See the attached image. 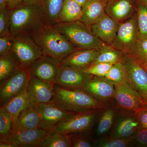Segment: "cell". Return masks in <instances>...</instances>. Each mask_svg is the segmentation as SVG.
Here are the masks:
<instances>
[{
  "label": "cell",
  "instance_id": "cell-33",
  "mask_svg": "<svg viewBox=\"0 0 147 147\" xmlns=\"http://www.w3.org/2000/svg\"><path fill=\"white\" fill-rule=\"evenodd\" d=\"M105 78L114 83L125 81L126 71L122 61L113 64Z\"/></svg>",
  "mask_w": 147,
  "mask_h": 147
},
{
  "label": "cell",
  "instance_id": "cell-26",
  "mask_svg": "<svg viewBox=\"0 0 147 147\" xmlns=\"http://www.w3.org/2000/svg\"><path fill=\"white\" fill-rule=\"evenodd\" d=\"M82 7L73 0H64L59 18L58 23H70L80 21Z\"/></svg>",
  "mask_w": 147,
  "mask_h": 147
},
{
  "label": "cell",
  "instance_id": "cell-32",
  "mask_svg": "<svg viewBox=\"0 0 147 147\" xmlns=\"http://www.w3.org/2000/svg\"><path fill=\"white\" fill-rule=\"evenodd\" d=\"M115 117L113 108H107L99 119L96 128V134L98 136L105 134L111 129Z\"/></svg>",
  "mask_w": 147,
  "mask_h": 147
},
{
  "label": "cell",
  "instance_id": "cell-14",
  "mask_svg": "<svg viewBox=\"0 0 147 147\" xmlns=\"http://www.w3.org/2000/svg\"><path fill=\"white\" fill-rule=\"evenodd\" d=\"M49 131L38 127L13 131L9 141L14 147H40Z\"/></svg>",
  "mask_w": 147,
  "mask_h": 147
},
{
  "label": "cell",
  "instance_id": "cell-22",
  "mask_svg": "<svg viewBox=\"0 0 147 147\" xmlns=\"http://www.w3.org/2000/svg\"><path fill=\"white\" fill-rule=\"evenodd\" d=\"M64 0H40L38 4L42 23L45 26H54L59 18Z\"/></svg>",
  "mask_w": 147,
  "mask_h": 147
},
{
  "label": "cell",
  "instance_id": "cell-46",
  "mask_svg": "<svg viewBox=\"0 0 147 147\" xmlns=\"http://www.w3.org/2000/svg\"><path fill=\"white\" fill-rule=\"evenodd\" d=\"M136 58H137V57ZM137 59L139 60V61H140V62H141V63L142 64V65L144 66V67L146 69V70L147 71V62L142 60L139 59H138V58H137Z\"/></svg>",
  "mask_w": 147,
  "mask_h": 147
},
{
  "label": "cell",
  "instance_id": "cell-6",
  "mask_svg": "<svg viewBox=\"0 0 147 147\" xmlns=\"http://www.w3.org/2000/svg\"><path fill=\"white\" fill-rule=\"evenodd\" d=\"M100 110L71 113L61 121L53 130L66 134L89 131Z\"/></svg>",
  "mask_w": 147,
  "mask_h": 147
},
{
  "label": "cell",
  "instance_id": "cell-29",
  "mask_svg": "<svg viewBox=\"0 0 147 147\" xmlns=\"http://www.w3.org/2000/svg\"><path fill=\"white\" fill-rule=\"evenodd\" d=\"M13 129L11 117L3 109H0V142L8 141Z\"/></svg>",
  "mask_w": 147,
  "mask_h": 147
},
{
  "label": "cell",
  "instance_id": "cell-24",
  "mask_svg": "<svg viewBox=\"0 0 147 147\" xmlns=\"http://www.w3.org/2000/svg\"><path fill=\"white\" fill-rule=\"evenodd\" d=\"M32 100L26 88L21 93L1 105V108L10 115L13 123L20 112Z\"/></svg>",
  "mask_w": 147,
  "mask_h": 147
},
{
  "label": "cell",
  "instance_id": "cell-17",
  "mask_svg": "<svg viewBox=\"0 0 147 147\" xmlns=\"http://www.w3.org/2000/svg\"><path fill=\"white\" fill-rule=\"evenodd\" d=\"M54 85L31 75L27 90L32 100L38 104L53 101Z\"/></svg>",
  "mask_w": 147,
  "mask_h": 147
},
{
  "label": "cell",
  "instance_id": "cell-3",
  "mask_svg": "<svg viewBox=\"0 0 147 147\" xmlns=\"http://www.w3.org/2000/svg\"><path fill=\"white\" fill-rule=\"evenodd\" d=\"M77 49L100 50L105 44L92 30L91 26L82 21L58 23L52 26Z\"/></svg>",
  "mask_w": 147,
  "mask_h": 147
},
{
  "label": "cell",
  "instance_id": "cell-4",
  "mask_svg": "<svg viewBox=\"0 0 147 147\" xmlns=\"http://www.w3.org/2000/svg\"><path fill=\"white\" fill-rule=\"evenodd\" d=\"M9 10L10 32L14 36L30 35L44 25L38 5H23Z\"/></svg>",
  "mask_w": 147,
  "mask_h": 147
},
{
  "label": "cell",
  "instance_id": "cell-2",
  "mask_svg": "<svg viewBox=\"0 0 147 147\" xmlns=\"http://www.w3.org/2000/svg\"><path fill=\"white\" fill-rule=\"evenodd\" d=\"M53 102L63 110L74 113L103 110L108 105L83 90L66 89L55 85Z\"/></svg>",
  "mask_w": 147,
  "mask_h": 147
},
{
  "label": "cell",
  "instance_id": "cell-45",
  "mask_svg": "<svg viewBox=\"0 0 147 147\" xmlns=\"http://www.w3.org/2000/svg\"><path fill=\"white\" fill-rule=\"evenodd\" d=\"M73 1L83 7L89 0H73Z\"/></svg>",
  "mask_w": 147,
  "mask_h": 147
},
{
  "label": "cell",
  "instance_id": "cell-41",
  "mask_svg": "<svg viewBox=\"0 0 147 147\" xmlns=\"http://www.w3.org/2000/svg\"><path fill=\"white\" fill-rule=\"evenodd\" d=\"M9 10L15 9L24 5L23 0H6Z\"/></svg>",
  "mask_w": 147,
  "mask_h": 147
},
{
  "label": "cell",
  "instance_id": "cell-47",
  "mask_svg": "<svg viewBox=\"0 0 147 147\" xmlns=\"http://www.w3.org/2000/svg\"><path fill=\"white\" fill-rule=\"evenodd\" d=\"M137 2L144 5L147 7V0H136Z\"/></svg>",
  "mask_w": 147,
  "mask_h": 147
},
{
  "label": "cell",
  "instance_id": "cell-1",
  "mask_svg": "<svg viewBox=\"0 0 147 147\" xmlns=\"http://www.w3.org/2000/svg\"><path fill=\"white\" fill-rule=\"evenodd\" d=\"M30 36L43 55L61 61L77 49L63 35L51 26L44 25Z\"/></svg>",
  "mask_w": 147,
  "mask_h": 147
},
{
  "label": "cell",
  "instance_id": "cell-21",
  "mask_svg": "<svg viewBox=\"0 0 147 147\" xmlns=\"http://www.w3.org/2000/svg\"><path fill=\"white\" fill-rule=\"evenodd\" d=\"M122 113V116L116 123L110 137L125 139L131 138L139 129L136 113Z\"/></svg>",
  "mask_w": 147,
  "mask_h": 147
},
{
  "label": "cell",
  "instance_id": "cell-38",
  "mask_svg": "<svg viewBox=\"0 0 147 147\" xmlns=\"http://www.w3.org/2000/svg\"><path fill=\"white\" fill-rule=\"evenodd\" d=\"M14 37L11 32L0 36V56L12 51Z\"/></svg>",
  "mask_w": 147,
  "mask_h": 147
},
{
  "label": "cell",
  "instance_id": "cell-16",
  "mask_svg": "<svg viewBox=\"0 0 147 147\" xmlns=\"http://www.w3.org/2000/svg\"><path fill=\"white\" fill-rule=\"evenodd\" d=\"M40 123L39 104L31 101L18 115L13 123L12 131L40 127Z\"/></svg>",
  "mask_w": 147,
  "mask_h": 147
},
{
  "label": "cell",
  "instance_id": "cell-12",
  "mask_svg": "<svg viewBox=\"0 0 147 147\" xmlns=\"http://www.w3.org/2000/svg\"><path fill=\"white\" fill-rule=\"evenodd\" d=\"M92 76L82 69L63 66L55 85L66 89H82Z\"/></svg>",
  "mask_w": 147,
  "mask_h": 147
},
{
  "label": "cell",
  "instance_id": "cell-7",
  "mask_svg": "<svg viewBox=\"0 0 147 147\" xmlns=\"http://www.w3.org/2000/svg\"><path fill=\"white\" fill-rule=\"evenodd\" d=\"M123 63L126 71L125 81L147 102V71L133 55L125 54Z\"/></svg>",
  "mask_w": 147,
  "mask_h": 147
},
{
  "label": "cell",
  "instance_id": "cell-27",
  "mask_svg": "<svg viewBox=\"0 0 147 147\" xmlns=\"http://www.w3.org/2000/svg\"><path fill=\"white\" fill-rule=\"evenodd\" d=\"M125 54L110 45H106L99 50V54L93 63L114 64L121 62Z\"/></svg>",
  "mask_w": 147,
  "mask_h": 147
},
{
  "label": "cell",
  "instance_id": "cell-42",
  "mask_svg": "<svg viewBox=\"0 0 147 147\" xmlns=\"http://www.w3.org/2000/svg\"><path fill=\"white\" fill-rule=\"evenodd\" d=\"M40 0H23L24 5H38Z\"/></svg>",
  "mask_w": 147,
  "mask_h": 147
},
{
  "label": "cell",
  "instance_id": "cell-15",
  "mask_svg": "<svg viewBox=\"0 0 147 147\" xmlns=\"http://www.w3.org/2000/svg\"><path fill=\"white\" fill-rule=\"evenodd\" d=\"M39 111L40 127L49 131L53 130L66 116L74 113L63 110L53 101L39 104Z\"/></svg>",
  "mask_w": 147,
  "mask_h": 147
},
{
  "label": "cell",
  "instance_id": "cell-43",
  "mask_svg": "<svg viewBox=\"0 0 147 147\" xmlns=\"http://www.w3.org/2000/svg\"><path fill=\"white\" fill-rule=\"evenodd\" d=\"M0 147H14L9 141L6 142H0Z\"/></svg>",
  "mask_w": 147,
  "mask_h": 147
},
{
  "label": "cell",
  "instance_id": "cell-36",
  "mask_svg": "<svg viewBox=\"0 0 147 147\" xmlns=\"http://www.w3.org/2000/svg\"><path fill=\"white\" fill-rule=\"evenodd\" d=\"M130 55L147 62V38H138Z\"/></svg>",
  "mask_w": 147,
  "mask_h": 147
},
{
  "label": "cell",
  "instance_id": "cell-20",
  "mask_svg": "<svg viewBox=\"0 0 147 147\" xmlns=\"http://www.w3.org/2000/svg\"><path fill=\"white\" fill-rule=\"evenodd\" d=\"M99 50L94 49H77L61 61L63 66L84 69L96 60Z\"/></svg>",
  "mask_w": 147,
  "mask_h": 147
},
{
  "label": "cell",
  "instance_id": "cell-5",
  "mask_svg": "<svg viewBox=\"0 0 147 147\" xmlns=\"http://www.w3.org/2000/svg\"><path fill=\"white\" fill-rule=\"evenodd\" d=\"M115 89L114 99L122 112L137 113L147 108V102L126 81L114 83Z\"/></svg>",
  "mask_w": 147,
  "mask_h": 147
},
{
  "label": "cell",
  "instance_id": "cell-23",
  "mask_svg": "<svg viewBox=\"0 0 147 147\" xmlns=\"http://www.w3.org/2000/svg\"><path fill=\"white\" fill-rule=\"evenodd\" d=\"M108 0H89L82 7L80 21L91 26L105 13Z\"/></svg>",
  "mask_w": 147,
  "mask_h": 147
},
{
  "label": "cell",
  "instance_id": "cell-40",
  "mask_svg": "<svg viewBox=\"0 0 147 147\" xmlns=\"http://www.w3.org/2000/svg\"><path fill=\"white\" fill-rule=\"evenodd\" d=\"M136 114L139 128H147V108L141 109Z\"/></svg>",
  "mask_w": 147,
  "mask_h": 147
},
{
  "label": "cell",
  "instance_id": "cell-18",
  "mask_svg": "<svg viewBox=\"0 0 147 147\" xmlns=\"http://www.w3.org/2000/svg\"><path fill=\"white\" fill-rule=\"evenodd\" d=\"M119 24L106 13L91 26L92 30L105 44L111 45L115 40Z\"/></svg>",
  "mask_w": 147,
  "mask_h": 147
},
{
  "label": "cell",
  "instance_id": "cell-31",
  "mask_svg": "<svg viewBox=\"0 0 147 147\" xmlns=\"http://www.w3.org/2000/svg\"><path fill=\"white\" fill-rule=\"evenodd\" d=\"M71 147H94L95 141L92 138L90 131L67 134Z\"/></svg>",
  "mask_w": 147,
  "mask_h": 147
},
{
  "label": "cell",
  "instance_id": "cell-13",
  "mask_svg": "<svg viewBox=\"0 0 147 147\" xmlns=\"http://www.w3.org/2000/svg\"><path fill=\"white\" fill-rule=\"evenodd\" d=\"M82 90L93 97L104 103L114 99L115 89L113 82L104 77L93 76Z\"/></svg>",
  "mask_w": 147,
  "mask_h": 147
},
{
  "label": "cell",
  "instance_id": "cell-28",
  "mask_svg": "<svg viewBox=\"0 0 147 147\" xmlns=\"http://www.w3.org/2000/svg\"><path fill=\"white\" fill-rule=\"evenodd\" d=\"M40 147H71L67 134L53 130L49 131Z\"/></svg>",
  "mask_w": 147,
  "mask_h": 147
},
{
  "label": "cell",
  "instance_id": "cell-30",
  "mask_svg": "<svg viewBox=\"0 0 147 147\" xmlns=\"http://www.w3.org/2000/svg\"><path fill=\"white\" fill-rule=\"evenodd\" d=\"M136 2L138 38H147V7L144 5Z\"/></svg>",
  "mask_w": 147,
  "mask_h": 147
},
{
  "label": "cell",
  "instance_id": "cell-44",
  "mask_svg": "<svg viewBox=\"0 0 147 147\" xmlns=\"http://www.w3.org/2000/svg\"><path fill=\"white\" fill-rule=\"evenodd\" d=\"M8 8L6 0H0V10Z\"/></svg>",
  "mask_w": 147,
  "mask_h": 147
},
{
  "label": "cell",
  "instance_id": "cell-8",
  "mask_svg": "<svg viewBox=\"0 0 147 147\" xmlns=\"http://www.w3.org/2000/svg\"><path fill=\"white\" fill-rule=\"evenodd\" d=\"M31 75L29 67H21L1 84V106L26 89Z\"/></svg>",
  "mask_w": 147,
  "mask_h": 147
},
{
  "label": "cell",
  "instance_id": "cell-39",
  "mask_svg": "<svg viewBox=\"0 0 147 147\" xmlns=\"http://www.w3.org/2000/svg\"><path fill=\"white\" fill-rule=\"evenodd\" d=\"M132 142L138 146L147 147V128H139L132 137Z\"/></svg>",
  "mask_w": 147,
  "mask_h": 147
},
{
  "label": "cell",
  "instance_id": "cell-9",
  "mask_svg": "<svg viewBox=\"0 0 147 147\" xmlns=\"http://www.w3.org/2000/svg\"><path fill=\"white\" fill-rule=\"evenodd\" d=\"M138 38L137 16L135 15L119 24L117 36L110 45L125 54H130Z\"/></svg>",
  "mask_w": 147,
  "mask_h": 147
},
{
  "label": "cell",
  "instance_id": "cell-10",
  "mask_svg": "<svg viewBox=\"0 0 147 147\" xmlns=\"http://www.w3.org/2000/svg\"><path fill=\"white\" fill-rule=\"evenodd\" d=\"M12 51L22 67H29L43 55L40 48L29 35L14 36Z\"/></svg>",
  "mask_w": 147,
  "mask_h": 147
},
{
  "label": "cell",
  "instance_id": "cell-11",
  "mask_svg": "<svg viewBox=\"0 0 147 147\" xmlns=\"http://www.w3.org/2000/svg\"><path fill=\"white\" fill-rule=\"evenodd\" d=\"M62 66L61 61L43 55L29 68L32 76L55 84Z\"/></svg>",
  "mask_w": 147,
  "mask_h": 147
},
{
  "label": "cell",
  "instance_id": "cell-25",
  "mask_svg": "<svg viewBox=\"0 0 147 147\" xmlns=\"http://www.w3.org/2000/svg\"><path fill=\"white\" fill-rule=\"evenodd\" d=\"M22 67L18 58L12 51L0 56V83L2 84Z\"/></svg>",
  "mask_w": 147,
  "mask_h": 147
},
{
  "label": "cell",
  "instance_id": "cell-37",
  "mask_svg": "<svg viewBox=\"0 0 147 147\" xmlns=\"http://www.w3.org/2000/svg\"><path fill=\"white\" fill-rule=\"evenodd\" d=\"M10 17L8 8L0 10V36L10 32Z\"/></svg>",
  "mask_w": 147,
  "mask_h": 147
},
{
  "label": "cell",
  "instance_id": "cell-19",
  "mask_svg": "<svg viewBox=\"0 0 147 147\" xmlns=\"http://www.w3.org/2000/svg\"><path fill=\"white\" fill-rule=\"evenodd\" d=\"M136 0H108L105 13L119 24L131 17Z\"/></svg>",
  "mask_w": 147,
  "mask_h": 147
},
{
  "label": "cell",
  "instance_id": "cell-34",
  "mask_svg": "<svg viewBox=\"0 0 147 147\" xmlns=\"http://www.w3.org/2000/svg\"><path fill=\"white\" fill-rule=\"evenodd\" d=\"M132 143V138L125 139L109 137L95 141L94 147H128L131 145Z\"/></svg>",
  "mask_w": 147,
  "mask_h": 147
},
{
  "label": "cell",
  "instance_id": "cell-35",
  "mask_svg": "<svg viewBox=\"0 0 147 147\" xmlns=\"http://www.w3.org/2000/svg\"><path fill=\"white\" fill-rule=\"evenodd\" d=\"M113 64L97 63L92 64L86 68L82 69L84 72L93 76L105 77Z\"/></svg>",
  "mask_w": 147,
  "mask_h": 147
}]
</instances>
